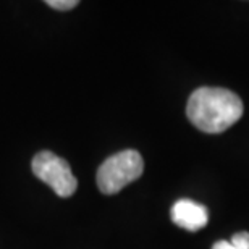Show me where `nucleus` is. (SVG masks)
<instances>
[{
    "instance_id": "nucleus-2",
    "label": "nucleus",
    "mask_w": 249,
    "mask_h": 249,
    "mask_svg": "<svg viewBox=\"0 0 249 249\" xmlns=\"http://www.w3.org/2000/svg\"><path fill=\"white\" fill-rule=\"evenodd\" d=\"M144 172L142 156L134 149H126L108 157L97 170V186L104 194H117L118 191L138 180Z\"/></svg>"
},
{
    "instance_id": "nucleus-4",
    "label": "nucleus",
    "mask_w": 249,
    "mask_h": 249,
    "mask_svg": "<svg viewBox=\"0 0 249 249\" xmlns=\"http://www.w3.org/2000/svg\"><path fill=\"white\" fill-rule=\"evenodd\" d=\"M172 220L180 228L188 231H197L207 225L209 211L206 206L191 201V199H180L172 207Z\"/></svg>"
},
{
    "instance_id": "nucleus-7",
    "label": "nucleus",
    "mask_w": 249,
    "mask_h": 249,
    "mask_svg": "<svg viewBox=\"0 0 249 249\" xmlns=\"http://www.w3.org/2000/svg\"><path fill=\"white\" fill-rule=\"evenodd\" d=\"M212 249H236V248L233 246L230 241H227V240H220V241H217L215 245L212 246Z\"/></svg>"
},
{
    "instance_id": "nucleus-3",
    "label": "nucleus",
    "mask_w": 249,
    "mask_h": 249,
    "mask_svg": "<svg viewBox=\"0 0 249 249\" xmlns=\"http://www.w3.org/2000/svg\"><path fill=\"white\" fill-rule=\"evenodd\" d=\"M33 173L39 180L51 186L57 196L70 197L78 188V180L65 159L51 151H42L34 156L31 163Z\"/></svg>"
},
{
    "instance_id": "nucleus-6",
    "label": "nucleus",
    "mask_w": 249,
    "mask_h": 249,
    "mask_svg": "<svg viewBox=\"0 0 249 249\" xmlns=\"http://www.w3.org/2000/svg\"><path fill=\"white\" fill-rule=\"evenodd\" d=\"M230 243L236 249H249V233L248 231H240L236 235H233Z\"/></svg>"
},
{
    "instance_id": "nucleus-5",
    "label": "nucleus",
    "mask_w": 249,
    "mask_h": 249,
    "mask_svg": "<svg viewBox=\"0 0 249 249\" xmlns=\"http://www.w3.org/2000/svg\"><path fill=\"white\" fill-rule=\"evenodd\" d=\"M49 7L53 8V10H71L78 5V0H47L46 2Z\"/></svg>"
},
{
    "instance_id": "nucleus-1",
    "label": "nucleus",
    "mask_w": 249,
    "mask_h": 249,
    "mask_svg": "<svg viewBox=\"0 0 249 249\" xmlns=\"http://www.w3.org/2000/svg\"><path fill=\"white\" fill-rule=\"evenodd\" d=\"M243 112L241 99L225 88H199L186 104L189 122L209 134L227 131L243 117Z\"/></svg>"
}]
</instances>
